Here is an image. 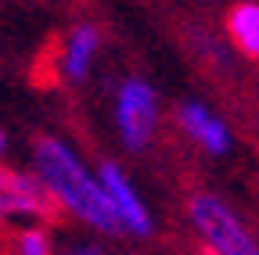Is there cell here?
<instances>
[{
  "instance_id": "ba28073f",
  "label": "cell",
  "mask_w": 259,
  "mask_h": 255,
  "mask_svg": "<svg viewBox=\"0 0 259 255\" xmlns=\"http://www.w3.org/2000/svg\"><path fill=\"white\" fill-rule=\"evenodd\" d=\"M227 33H231L241 54L259 61V4L255 0H241L227 11Z\"/></svg>"
},
{
  "instance_id": "3957f363",
  "label": "cell",
  "mask_w": 259,
  "mask_h": 255,
  "mask_svg": "<svg viewBox=\"0 0 259 255\" xmlns=\"http://www.w3.org/2000/svg\"><path fill=\"white\" fill-rule=\"evenodd\" d=\"M158 122V97L144 79H126L115 97V126L130 151H144L155 137Z\"/></svg>"
},
{
  "instance_id": "52a82bcc",
  "label": "cell",
  "mask_w": 259,
  "mask_h": 255,
  "mask_svg": "<svg viewBox=\"0 0 259 255\" xmlns=\"http://www.w3.org/2000/svg\"><path fill=\"white\" fill-rule=\"evenodd\" d=\"M97 43H101V36H97V29H94V25H76V29H72L69 40H65V54H61L65 79L83 83V79L90 76V65H94Z\"/></svg>"
},
{
  "instance_id": "6da1fadb",
  "label": "cell",
  "mask_w": 259,
  "mask_h": 255,
  "mask_svg": "<svg viewBox=\"0 0 259 255\" xmlns=\"http://www.w3.org/2000/svg\"><path fill=\"white\" fill-rule=\"evenodd\" d=\"M32 166H36V176L47 183V190L54 194V201L65 212H72L87 227L105 230V234L122 230V223H119V216H115V209L105 194L101 180L90 176L87 166L58 137H40L32 144Z\"/></svg>"
},
{
  "instance_id": "277c9868",
  "label": "cell",
  "mask_w": 259,
  "mask_h": 255,
  "mask_svg": "<svg viewBox=\"0 0 259 255\" xmlns=\"http://www.w3.org/2000/svg\"><path fill=\"white\" fill-rule=\"evenodd\" d=\"M0 209L4 216H29V219H51L61 205L47 190V183L36 173L4 169L0 173Z\"/></svg>"
},
{
  "instance_id": "30bf717a",
  "label": "cell",
  "mask_w": 259,
  "mask_h": 255,
  "mask_svg": "<svg viewBox=\"0 0 259 255\" xmlns=\"http://www.w3.org/2000/svg\"><path fill=\"white\" fill-rule=\"evenodd\" d=\"M61 255H101V248H94V244H76L69 251H61Z\"/></svg>"
},
{
  "instance_id": "7a4b0ae2",
  "label": "cell",
  "mask_w": 259,
  "mask_h": 255,
  "mask_svg": "<svg viewBox=\"0 0 259 255\" xmlns=\"http://www.w3.org/2000/svg\"><path fill=\"white\" fill-rule=\"evenodd\" d=\"M187 216L212 255H259L255 237L241 227L231 205H223L216 194H194L187 201Z\"/></svg>"
},
{
  "instance_id": "5b68a950",
  "label": "cell",
  "mask_w": 259,
  "mask_h": 255,
  "mask_svg": "<svg viewBox=\"0 0 259 255\" xmlns=\"http://www.w3.org/2000/svg\"><path fill=\"white\" fill-rule=\"evenodd\" d=\"M97 180H101V187H105V194H108V201H112V209H115V216H119L122 227L134 230V234H141V237L151 234V212L141 201V194L134 190V183L126 180V173L115 162H101Z\"/></svg>"
},
{
  "instance_id": "8992f818",
  "label": "cell",
  "mask_w": 259,
  "mask_h": 255,
  "mask_svg": "<svg viewBox=\"0 0 259 255\" xmlns=\"http://www.w3.org/2000/svg\"><path fill=\"white\" fill-rule=\"evenodd\" d=\"M180 126H184V133L194 144H202L209 155H227L231 151V130H227V122L216 119L202 101H184L180 105Z\"/></svg>"
},
{
  "instance_id": "9c48e42d",
  "label": "cell",
  "mask_w": 259,
  "mask_h": 255,
  "mask_svg": "<svg viewBox=\"0 0 259 255\" xmlns=\"http://www.w3.org/2000/svg\"><path fill=\"white\" fill-rule=\"evenodd\" d=\"M15 255H51V237L36 227H29L15 237Z\"/></svg>"
}]
</instances>
